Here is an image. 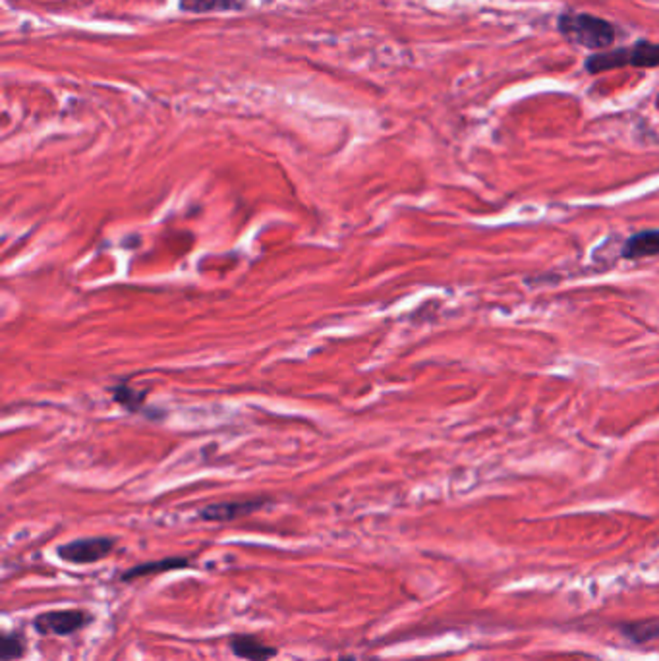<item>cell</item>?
<instances>
[{"label": "cell", "instance_id": "7c38bea8", "mask_svg": "<svg viewBox=\"0 0 659 661\" xmlns=\"http://www.w3.org/2000/svg\"><path fill=\"white\" fill-rule=\"evenodd\" d=\"M630 60L637 68L659 66V43L637 41L630 47Z\"/></svg>", "mask_w": 659, "mask_h": 661}, {"label": "cell", "instance_id": "277c9868", "mask_svg": "<svg viewBox=\"0 0 659 661\" xmlns=\"http://www.w3.org/2000/svg\"><path fill=\"white\" fill-rule=\"evenodd\" d=\"M265 505V501H226V503H215L207 505L206 508L199 511V518L207 520V523H231V520L248 516L251 513L259 511Z\"/></svg>", "mask_w": 659, "mask_h": 661}, {"label": "cell", "instance_id": "7a4b0ae2", "mask_svg": "<svg viewBox=\"0 0 659 661\" xmlns=\"http://www.w3.org/2000/svg\"><path fill=\"white\" fill-rule=\"evenodd\" d=\"M92 621V613L83 609H55V612L37 615L33 619V629L41 637H72L83 630Z\"/></svg>", "mask_w": 659, "mask_h": 661}, {"label": "cell", "instance_id": "ba28073f", "mask_svg": "<svg viewBox=\"0 0 659 661\" xmlns=\"http://www.w3.org/2000/svg\"><path fill=\"white\" fill-rule=\"evenodd\" d=\"M623 256L628 260L659 256V228L657 231H644V233H637L635 236H630L627 240Z\"/></svg>", "mask_w": 659, "mask_h": 661}, {"label": "cell", "instance_id": "4fadbf2b", "mask_svg": "<svg viewBox=\"0 0 659 661\" xmlns=\"http://www.w3.org/2000/svg\"><path fill=\"white\" fill-rule=\"evenodd\" d=\"M338 661H356V657H354V656H345V657H340Z\"/></svg>", "mask_w": 659, "mask_h": 661}, {"label": "cell", "instance_id": "8fae6325", "mask_svg": "<svg viewBox=\"0 0 659 661\" xmlns=\"http://www.w3.org/2000/svg\"><path fill=\"white\" fill-rule=\"evenodd\" d=\"M242 6H244V0H180V10L192 12V14L240 10Z\"/></svg>", "mask_w": 659, "mask_h": 661}, {"label": "cell", "instance_id": "30bf717a", "mask_svg": "<svg viewBox=\"0 0 659 661\" xmlns=\"http://www.w3.org/2000/svg\"><path fill=\"white\" fill-rule=\"evenodd\" d=\"M28 654V640L22 630H4L0 637V661H18Z\"/></svg>", "mask_w": 659, "mask_h": 661}, {"label": "cell", "instance_id": "6da1fadb", "mask_svg": "<svg viewBox=\"0 0 659 661\" xmlns=\"http://www.w3.org/2000/svg\"><path fill=\"white\" fill-rule=\"evenodd\" d=\"M557 30L568 43L592 50H607L615 43V25L586 12H563L557 20Z\"/></svg>", "mask_w": 659, "mask_h": 661}, {"label": "cell", "instance_id": "52a82bcc", "mask_svg": "<svg viewBox=\"0 0 659 661\" xmlns=\"http://www.w3.org/2000/svg\"><path fill=\"white\" fill-rule=\"evenodd\" d=\"M623 66H632L630 60V47L628 48H607L602 53H593L586 58V70L590 74H602L607 70H617Z\"/></svg>", "mask_w": 659, "mask_h": 661}, {"label": "cell", "instance_id": "5b68a950", "mask_svg": "<svg viewBox=\"0 0 659 661\" xmlns=\"http://www.w3.org/2000/svg\"><path fill=\"white\" fill-rule=\"evenodd\" d=\"M228 648L236 657L246 661H269L278 654L275 646L263 642L256 634H234L228 640Z\"/></svg>", "mask_w": 659, "mask_h": 661}, {"label": "cell", "instance_id": "3957f363", "mask_svg": "<svg viewBox=\"0 0 659 661\" xmlns=\"http://www.w3.org/2000/svg\"><path fill=\"white\" fill-rule=\"evenodd\" d=\"M114 548H117V540L107 536L97 538H80L72 540L68 543H62L57 548V555L62 561L72 565H92L107 559Z\"/></svg>", "mask_w": 659, "mask_h": 661}, {"label": "cell", "instance_id": "8992f818", "mask_svg": "<svg viewBox=\"0 0 659 661\" xmlns=\"http://www.w3.org/2000/svg\"><path fill=\"white\" fill-rule=\"evenodd\" d=\"M186 567H189V559H186V557H167V559H159V561H149V563H142V565H136V567L128 568L122 575V580L132 582V580H137V578L163 575V573H172V570H180V568H186Z\"/></svg>", "mask_w": 659, "mask_h": 661}, {"label": "cell", "instance_id": "9c48e42d", "mask_svg": "<svg viewBox=\"0 0 659 661\" xmlns=\"http://www.w3.org/2000/svg\"><path fill=\"white\" fill-rule=\"evenodd\" d=\"M620 634L635 644H648L659 637V621L644 619L627 622V625H620Z\"/></svg>", "mask_w": 659, "mask_h": 661}]
</instances>
